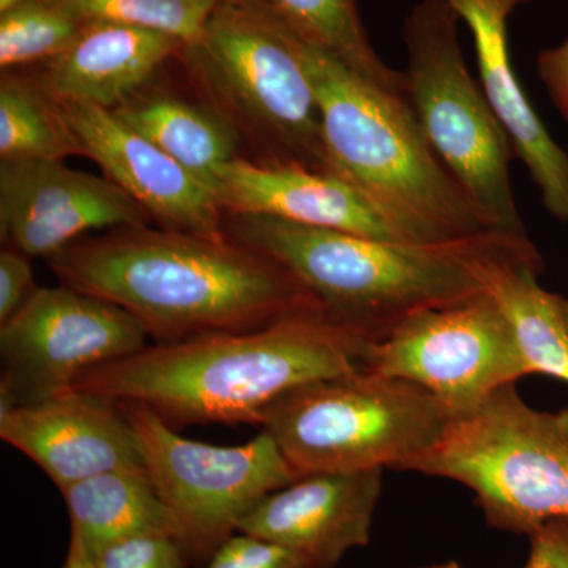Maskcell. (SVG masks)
Returning a JSON list of instances; mask_svg holds the SVG:
<instances>
[{
	"label": "cell",
	"instance_id": "cell-1",
	"mask_svg": "<svg viewBox=\"0 0 568 568\" xmlns=\"http://www.w3.org/2000/svg\"><path fill=\"white\" fill-rule=\"evenodd\" d=\"M47 261L65 286L132 313L159 345L323 310L286 268L233 239L121 227Z\"/></svg>",
	"mask_w": 568,
	"mask_h": 568
},
{
	"label": "cell",
	"instance_id": "cell-2",
	"mask_svg": "<svg viewBox=\"0 0 568 568\" xmlns=\"http://www.w3.org/2000/svg\"><path fill=\"white\" fill-rule=\"evenodd\" d=\"M368 343L323 310H304L263 327L145 346L74 388L148 406L174 428L261 425L294 388L362 372Z\"/></svg>",
	"mask_w": 568,
	"mask_h": 568
},
{
	"label": "cell",
	"instance_id": "cell-3",
	"mask_svg": "<svg viewBox=\"0 0 568 568\" xmlns=\"http://www.w3.org/2000/svg\"><path fill=\"white\" fill-rule=\"evenodd\" d=\"M224 230L286 268L325 315L368 342L418 312L487 291L481 264L500 235L392 242L263 215H224Z\"/></svg>",
	"mask_w": 568,
	"mask_h": 568
},
{
	"label": "cell",
	"instance_id": "cell-4",
	"mask_svg": "<svg viewBox=\"0 0 568 568\" xmlns=\"http://www.w3.org/2000/svg\"><path fill=\"white\" fill-rule=\"evenodd\" d=\"M294 36L315 89L332 174L353 183L418 242L497 233L437 159L402 93Z\"/></svg>",
	"mask_w": 568,
	"mask_h": 568
},
{
	"label": "cell",
	"instance_id": "cell-5",
	"mask_svg": "<svg viewBox=\"0 0 568 568\" xmlns=\"http://www.w3.org/2000/svg\"><path fill=\"white\" fill-rule=\"evenodd\" d=\"M179 61L209 104L248 136L257 163L332 174L315 89L282 21L250 0H223Z\"/></svg>",
	"mask_w": 568,
	"mask_h": 568
},
{
	"label": "cell",
	"instance_id": "cell-6",
	"mask_svg": "<svg viewBox=\"0 0 568 568\" xmlns=\"http://www.w3.org/2000/svg\"><path fill=\"white\" fill-rule=\"evenodd\" d=\"M465 485L491 528L530 536L568 518V409L530 407L510 384L405 469Z\"/></svg>",
	"mask_w": 568,
	"mask_h": 568
},
{
	"label": "cell",
	"instance_id": "cell-7",
	"mask_svg": "<svg viewBox=\"0 0 568 568\" xmlns=\"http://www.w3.org/2000/svg\"><path fill=\"white\" fill-rule=\"evenodd\" d=\"M447 0H418L403 26V99L440 163L497 233L528 235L510 181L514 148L458 41Z\"/></svg>",
	"mask_w": 568,
	"mask_h": 568
},
{
	"label": "cell",
	"instance_id": "cell-8",
	"mask_svg": "<svg viewBox=\"0 0 568 568\" xmlns=\"http://www.w3.org/2000/svg\"><path fill=\"white\" fill-rule=\"evenodd\" d=\"M450 422L420 387L362 369L294 388L265 413L261 426L298 478L403 470L435 446Z\"/></svg>",
	"mask_w": 568,
	"mask_h": 568
},
{
	"label": "cell",
	"instance_id": "cell-9",
	"mask_svg": "<svg viewBox=\"0 0 568 568\" xmlns=\"http://www.w3.org/2000/svg\"><path fill=\"white\" fill-rule=\"evenodd\" d=\"M189 564H207L261 500L295 480L267 433L220 447L186 439L148 406L119 403Z\"/></svg>",
	"mask_w": 568,
	"mask_h": 568
},
{
	"label": "cell",
	"instance_id": "cell-10",
	"mask_svg": "<svg viewBox=\"0 0 568 568\" xmlns=\"http://www.w3.org/2000/svg\"><path fill=\"white\" fill-rule=\"evenodd\" d=\"M364 369L420 387L452 418L530 375L517 332L488 290L406 317L368 343Z\"/></svg>",
	"mask_w": 568,
	"mask_h": 568
},
{
	"label": "cell",
	"instance_id": "cell-11",
	"mask_svg": "<svg viewBox=\"0 0 568 568\" xmlns=\"http://www.w3.org/2000/svg\"><path fill=\"white\" fill-rule=\"evenodd\" d=\"M149 334L122 306L73 287H39L0 325V410L73 388L100 366L140 353Z\"/></svg>",
	"mask_w": 568,
	"mask_h": 568
},
{
	"label": "cell",
	"instance_id": "cell-12",
	"mask_svg": "<svg viewBox=\"0 0 568 568\" xmlns=\"http://www.w3.org/2000/svg\"><path fill=\"white\" fill-rule=\"evenodd\" d=\"M151 222L110 179L71 170L63 160L0 162V235L31 260H50L89 231Z\"/></svg>",
	"mask_w": 568,
	"mask_h": 568
},
{
	"label": "cell",
	"instance_id": "cell-13",
	"mask_svg": "<svg viewBox=\"0 0 568 568\" xmlns=\"http://www.w3.org/2000/svg\"><path fill=\"white\" fill-rule=\"evenodd\" d=\"M59 104L81 155L102 168L163 230L226 241L224 213L215 194L114 112L78 102Z\"/></svg>",
	"mask_w": 568,
	"mask_h": 568
},
{
	"label": "cell",
	"instance_id": "cell-14",
	"mask_svg": "<svg viewBox=\"0 0 568 568\" xmlns=\"http://www.w3.org/2000/svg\"><path fill=\"white\" fill-rule=\"evenodd\" d=\"M0 437L59 491L106 470L144 466L122 406L74 387L0 410Z\"/></svg>",
	"mask_w": 568,
	"mask_h": 568
},
{
	"label": "cell",
	"instance_id": "cell-15",
	"mask_svg": "<svg viewBox=\"0 0 568 568\" xmlns=\"http://www.w3.org/2000/svg\"><path fill=\"white\" fill-rule=\"evenodd\" d=\"M383 469L295 478L250 511L237 532L293 549L316 568H336L347 551L366 547Z\"/></svg>",
	"mask_w": 568,
	"mask_h": 568
},
{
	"label": "cell",
	"instance_id": "cell-16",
	"mask_svg": "<svg viewBox=\"0 0 568 568\" xmlns=\"http://www.w3.org/2000/svg\"><path fill=\"white\" fill-rule=\"evenodd\" d=\"M224 215H263L392 242H418L353 183L293 164L237 159L212 190Z\"/></svg>",
	"mask_w": 568,
	"mask_h": 568
},
{
	"label": "cell",
	"instance_id": "cell-17",
	"mask_svg": "<svg viewBox=\"0 0 568 568\" xmlns=\"http://www.w3.org/2000/svg\"><path fill=\"white\" fill-rule=\"evenodd\" d=\"M466 22L476 47L481 91L528 168L549 215L568 222V153L552 140L518 81L510 55L508 20L530 0H447Z\"/></svg>",
	"mask_w": 568,
	"mask_h": 568
},
{
	"label": "cell",
	"instance_id": "cell-18",
	"mask_svg": "<svg viewBox=\"0 0 568 568\" xmlns=\"http://www.w3.org/2000/svg\"><path fill=\"white\" fill-rule=\"evenodd\" d=\"M185 44L164 33L115 22H88L62 54L31 74L54 102L114 110L149 84Z\"/></svg>",
	"mask_w": 568,
	"mask_h": 568
},
{
	"label": "cell",
	"instance_id": "cell-19",
	"mask_svg": "<svg viewBox=\"0 0 568 568\" xmlns=\"http://www.w3.org/2000/svg\"><path fill=\"white\" fill-rule=\"evenodd\" d=\"M544 260L529 235H499L484 264L485 287L506 310L530 375L568 383V335L560 295L538 283Z\"/></svg>",
	"mask_w": 568,
	"mask_h": 568
},
{
	"label": "cell",
	"instance_id": "cell-20",
	"mask_svg": "<svg viewBox=\"0 0 568 568\" xmlns=\"http://www.w3.org/2000/svg\"><path fill=\"white\" fill-rule=\"evenodd\" d=\"M149 84L110 111L213 190L219 171L241 159V134L212 104Z\"/></svg>",
	"mask_w": 568,
	"mask_h": 568
},
{
	"label": "cell",
	"instance_id": "cell-21",
	"mask_svg": "<svg viewBox=\"0 0 568 568\" xmlns=\"http://www.w3.org/2000/svg\"><path fill=\"white\" fill-rule=\"evenodd\" d=\"M70 530L93 556L141 536L173 537V521L144 466L106 470L61 489Z\"/></svg>",
	"mask_w": 568,
	"mask_h": 568
},
{
	"label": "cell",
	"instance_id": "cell-22",
	"mask_svg": "<svg viewBox=\"0 0 568 568\" xmlns=\"http://www.w3.org/2000/svg\"><path fill=\"white\" fill-rule=\"evenodd\" d=\"M302 39L387 91L402 93V71L377 55L362 21L358 0H250Z\"/></svg>",
	"mask_w": 568,
	"mask_h": 568
},
{
	"label": "cell",
	"instance_id": "cell-23",
	"mask_svg": "<svg viewBox=\"0 0 568 568\" xmlns=\"http://www.w3.org/2000/svg\"><path fill=\"white\" fill-rule=\"evenodd\" d=\"M80 145L59 104L31 74L2 71L0 78V162L65 160Z\"/></svg>",
	"mask_w": 568,
	"mask_h": 568
},
{
	"label": "cell",
	"instance_id": "cell-24",
	"mask_svg": "<svg viewBox=\"0 0 568 568\" xmlns=\"http://www.w3.org/2000/svg\"><path fill=\"white\" fill-rule=\"evenodd\" d=\"M84 26L55 0H18L0 11L2 71L51 61L73 44Z\"/></svg>",
	"mask_w": 568,
	"mask_h": 568
},
{
	"label": "cell",
	"instance_id": "cell-25",
	"mask_svg": "<svg viewBox=\"0 0 568 568\" xmlns=\"http://www.w3.org/2000/svg\"><path fill=\"white\" fill-rule=\"evenodd\" d=\"M82 22H115L192 44L223 0H55Z\"/></svg>",
	"mask_w": 568,
	"mask_h": 568
},
{
	"label": "cell",
	"instance_id": "cell-26",
	"mask_svg": "<svg viewBox=\"0 0 568 568\" xmlns=\"http://www.w3.org/2000/svg\"><path fill=\"white\" fill-rule=\"evenodd\" d=\"M205 568H316L304 556L274 541L235 532L213 552Z\"/></svg>",
	"mask_w": 568,
	"mask_h": 568
},
{
	"label": "cell",
	"instance_id": "cell-27",
	"mask_svg": "<svg viewBox=\"0 0 568 568\" xmlns=\"http://www.w3.org/2000/svg\"><path fill=\"white\" fill-rule=\"evenodd\" d=\"M99 568H189L178 541L170 536H141L119 541L95 556Z\"/></svg>",
	"mask_w": 568,
	"mask_h": 568
},
{
	"label": "cell",
	"instance_id": "cell-28",
	"mask_svg": "<svg viewBox=\"0 0 568 568\" xmlns=\"http://www.w3.org/2000/svg\"><path fill=\"white\" fill-rule=\"evenodd\" d=\"M37 290L31 257L9 246L3 248L0 253V325L17 315Z\"/></svg>",
	"mask_w": 568,
	"mask_h": 568
},
{
	"label": "cell",
	"instance_id": "cell-29",
	"mask_svg": "<svg viewBox=\"0 0 568 568\" xmlns=\"http://www.w3.org/2000/svg\"><path fill=\"white\" fill-rule=\"evenodd\" d=\"M525 568H568V518L551 519L534 530Z\"/></svg>",
	"mask_w": 568,
	"mask_h": 568
},
{
	"label": "cell",
	"instance_id": "cell-30",
	"mask_svg": "<svg viewBox=\"0 0 568 568\" xmlns=\"http://www.w3.org/2000/svg\"><path fill=\"white\" fill-rule=\"evenodd\" d=\"M537 73L556 110L568 122V39L538 54Z\"/></svg>",
	"mask_w": 568,
	"mask_h": 568
},
{
	"label": "cell",
	"instance_id": "cell-31",
	"mask_svg": "<svg viewBox=\"0 0 568 568\" xmlns=\"http://www.w3.org/2000/svg\"><path fill=\"white\" fill-rule=\"evenodd\" d=\"M62 568H99L95 556L77 532L70 530L69 552Z\"/></svg>",
	"mask_w": 568,
	"mask_h": 568
},
{
	"label": "cell",
	"instance_id": "cell-32",
	"mask_svg": "<svg viewBox=\"0 0 568 568\" xmlns=\"http://www.w3.org/2000/svg\"><path fill=\"white\" fill-rule=\"evenodd\" d=\"M560 316H562L564 327L568 335V301L564 297H560Z\"/></svg>",
	"mask_w": 568,
	"mask_h": 568
},
{
	"label": "cell",
	"instance_id": "cell-33",
	"mask_svg": "<svg viewBox=\"0 0 568 568\" xmlns=\"http://www.w3.org/2000/svg\"><path fill=\"white\" fill-rule=\"evenodd\" d=\"M422 568H459L455 560H448V562L435 564V566L422 567Z\"/></svg>",
	"mask_w": 568,
	"mask_h": 568
},
{
	"label": "cell",
	"instance_id": "cell-34",
	"mask_svg": "<svg viewBox=\"0 0 568 568\" xmlns=\"http://www.w3.org/2000/svg\"><path fill=\"white\" fill-rule=\"evenodd\" d=\"M14 2H18V0H0V11L9 9Z\"/></svg>",
	"mask_w": 568,
	"mask_h": 568
},
{
	"label": "cell",
	"instance_id": "cell-35",
	"mask_svg": "<svg viewBox=\"0 0 568 568\" xmlns=\"http://www.w3.org/2000/svg\"><path fill=\"white\" fill-rule=\"evenodd\" d=\"M567 125H568V122H567Z\"/></svg>",
	"mask_w": 568,
	"mask_h": 568
}]
</instances>
